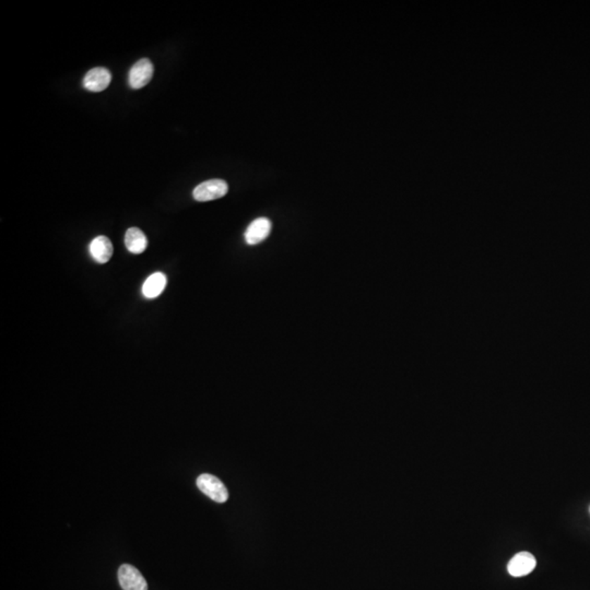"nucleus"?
Segmentation results:
<instances>
[{"label":"nucleus","mask_w":590,"mask_h":590,"mask_svg":"<svg viewBox=\"0 0 590 590\" xmlns=\"http://www.w3.org/2000/svg\"><path fill=\"white\" fill-rule=\"evenodd\" d=\"M196 483L199 490L214 502L224 503L228 501V489L219 477L209 473H203L197 477Z\"/></svg>","instance_id":"nucleus-1"},{"label":"nucleus","mask_w":590,"mask_h":590,"mask_svg":"<svg viewBox=\"0 0 590 590\" xmlns=\"http://www.w3.org/2000/svg\"><path fill=\"white\" fill-rule=\"evenodd\" d=\"M229 186L223 179H210L199 184L193 191L195 200L205 201L216 200L222 198L228 194Z\"/></svg>","instance_id":"nucleus-2"},{"label":"nucleus","mask_w":590,"mask_h":590,"mask_svg":"<svg viewBox=\"0 0 590 590\" xmlns=\"http://www.w3.org/2000/svg\"><path fill=\"white\" fill-rule=\"evenodd\" d=\"M117 574L120 587L123 590H148L147 581L135 566L123 564Z\"/></svg>","instance_id":"nucleus-3"},{"label":"nucleus","mask_w":590,"mask_h":590,"mask_svg":"<svg viewBox=\"0 0 590 590\" xmlns=\"http://www.w3.org/2000/svg\"><path fill=\"white\" fill-rule=\"evenodd\" d=\"M155 72V67L150 62V59L142 58L136 63L129 71V86L135 90L143 88L151 81Z\"/></svg>","instance_id":"nucleus-4"},{"label":"nucleus","mask_w":590,"mask_h":590,"mask_svg":"<svg viewBox=\"0 0 590 590\" xmlns=\"http://www.w3.org/2000/svg\"><path fill=\"white\" fill-rule=\"evenodd\" d=\"M271 228V221L269 219L264 218V217L256 219L246 229L245 234H244L246 243L248 245H257L270 236Z\"/></svg>","instance_id":"nucleus-5"},{"label":"nucleus","mask_w":590,"mask_h":590,"mask_svg":"<svg viewBox=\"0 0 590 590\" xmlns=\"http://www.w3.org/2000/svg\"><path fill=\"white\" fill-rule=\"evenodd\" d=\"M112 75L103 67H96L88 71L84 79V86L91 92H102L110 86Z\"/></svg>","instance_id":"nucleus-6"},{"label":"nucleus","mask_w":590,"mask_h":590,"mask_svg":"<svg viewBox=\"0 0 590 590\" xmlns=\"http://www.w3.org/2000/svg\"><path fill=\"white\" fill-rule=\"evenodd\" d=\"M536 565V558L532 553L520 552L511 560L507 570H508V573L514 577H522L532 573Z\"/></svg>","instance_id":"nucleus-7"},{"label":"nucleus","mask_w":590,"mask_h":590,"mask_svg":"<svg viewBox=\"0 0 590 590\" xmlns=\"http://www.w3.org/2000/svg\"><path fill=\"white\" fill-rule=\"evenodd\" d=\"M113 244L110 238L101 236L90 244V254L98 264H106L113 256Z\"/></svg>","instance_id":"nucleus-8"},{"label":"nucleus","mask_w":590,"mask_h":590,"mask_svg":"<svg viewBox=\"0 0 590 590\" xmlns=\"http://www.w3.org/2000/svg\"><path fill=\"white\" fill-rule=\"evenodd\" d=\"M167 277L162 272L151 274L142 286V293L147 299H155L159 297L167 287Z\"/></svg>","instance_id":"nucleus-9"},{"label":"nucleus","mask_w":590,"mask_h":590,"mask_svg":"<svg viewBox=\"0 0 590 590\" xmlns=\"http://www.w3.org/2000/svg\"><path fill=\"white\" fill-rule=\"evenodd\" d=\"M125 246L132 254H141L148 246L147 236L140 229H128L125 234Z\"/></svg>","instance_id":"nucleus-10"}]
</instances>
